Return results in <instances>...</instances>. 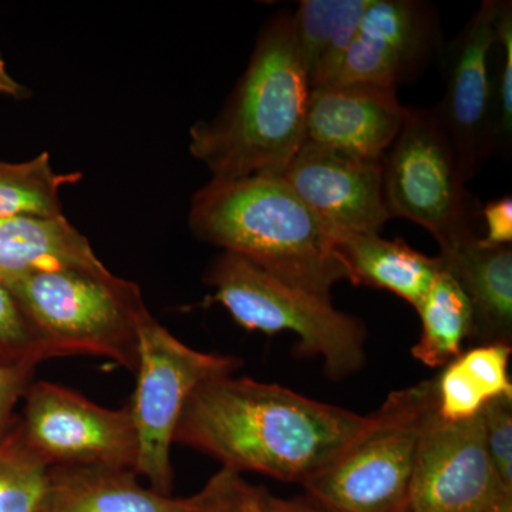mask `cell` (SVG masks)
I'll use <instances>...</instances> for the list:
<instances>
[{
	"mask_svg": "<svg viewBox=\"0 0 512 512\" xmlns=\"http://www.w3.org/2000/svg\"><path fill=\"white\" fill-rule=\"evenodd\" d=\"M512 501L494 467L483 412L446 421L433 413L421 433L409 494V512H491Z\"/></svg>",
	"mask_w": 512,
	"mask_h": 512,
	"instance_id": "11",
	"label": "cell"
},
{
	"mask_svg": "<svg viewBox=\"0 0 512 512\" xmlns=\"http://www.w3.org/2000/svg\"><path fill=\"white\" fill-rule=\"evenodd\" d=\"M437 413L446 421L473 419L483 412L487 400L456 360L436 377Z\"/></svg>",
	"mask_w": 512,
	"mask_h": 512,
	"instance_id": "27",
	"label": "cell"
},
{
	"mask_svg": "<svg viewBox=\"0 0 512 512\" xmlns=\"http://www.w3.org/2000/svg\"><path fill=\"white\" fill-rule=\"evenodd\" d=\"M62 269L109 272L89 239L64 215L0 218V284Z\"/></svg>",
	"mask_w": 512,
	"mask_h": 512,
	"instance_id": "15",
	"label": "cell"
},
{
	"mask_svg": "<svg viewBox=\"0 0 512 512\" xmlns=\"http://www.w3.org/2000/svg\"><path fill=\"white\" fill-rule=\"evenodd\" d=\"M416 311L421 319V335L412 348L414 359L424 366L444 367L460 357L464 340L473 336V306L446 268L436 276Z\"/></svg>",
	"mask_w": 512,
	"mask_h": 512,
	"instance_id": "19",
	"label": "cell"
},
{
	"mask_svg": "<svg viewBox=\"0 0 512 512\" xmlns=\"http://www.w3.org/2000/svg\"><path fill=\"white\" fill-rule=\"evenodd\" d=\"M249 485L241 474L221 468L200 493L184 498L181 512H251Z\"/></svg>",
	"mask_w": 512,
	"mask_h": 512,
	"instance_id": "28",
	"label": "cell"
},
{
	"mask_svg": "<svg viewBox=\"0 0 512 512\" xmlns=\"http://www.w3.org/2000/svg\"><path fill=\"white\" fill-rule=\"evenodd\" d=\"M50 471L23 439L16 421L0 443V512H47Z\"/></svg>",
	"mask_w": 512,
	"mask_h": 512,
	"instance_id": "21",
	"label": "cell"
},
{
	"mask_svg": "<svg viewBox=\"0 0 512 512\" xmlns=\"http://www.w3.org/2000/svg\"><path fill=\"white\" fill-rule=\"evenodd\" d=\"M511 345L491 343L461 353L456 362L476 384L487 402L498 397L512 399V383L508 375Z\"/></svg>",
	"mask_w": 512,
	"mask_h": 512,
	"instance_id": "25",
	"label": "cell"
},
{
	"mask_svg": "<svg viewBox=\"0 0 512 512\" xmlns=\"http://www.w3.org/2000/svg\"><path fill=\"white\" fill-rule=\"evenodd\" d=\"M409 113L390 87H316L309 94L305 143L359 160L382 161Z\"/></svg>",
	"mask_w": 512,
	"mask_h": 512,
	"instance_id": "14",
	"label": "cell"
},
{
	"mask_svg": "<svg viewBox=\"0 0 512 512\" xmlns=\"http://www.w3.org/2000/svg\"><path fill=\"white\" fill-rule=\"evenodd\" d=\"M383 194L392 218L430 232L440 251L481 237V210L468 192L456 154L431 109H410L382 160Z\"/></svg>",
	"mask_w": 512,
	"mask_h": 512,
	"instance_id": "7",
	"label": "cell"
},
{
	"mask_svg": "<svg viewBox=\"0 0 512 512\" xmlns=\"http://www.w3.org/2000/svg\"><path fill=\"white\" fill-rule=\"evenodd\" d=\"M241 365L237 357L190 348L151 313L141 322L137 384L128 409L137 433L136 473L154 491L164 495L173 491L171 447L191 394L212 377L234 375Z\"/></svg>",
	"mask_w": 512,
	"mask_h": 512,
	"instance_id": "8",
	"label": "cell"
},
{
	"mask_svg": "<svg viewBox=\"0 0 512 512\" xmlns=\"http://www.w3.org/2000/svg\"><path fill=\"white\" fill-rule=\"evenodd\" d=\"M249 511L251 512H328L318 504L306 500H286L276 497L262 487L249 485Z\"/></svg>",
	"mask_w": 512,
	"mask_h": 512,
	"instance_id": "32",
	"label": "cell"
},
{
	"mask_svg": "<svg viewBox=\"0 0 512 512\" xmlns=\"http://www.w3.org/2000/svg\"><path fill=\"white\" fill-rule=\"evenodd\" d=\"M37 365L0 366V443L15 427V409L32 386Z\"/></svg>",
	"mask_w": 512,
	"mask_h": 512,
	"instance_id": "30",
	"label": "cell"
},
{
	"mask_svg": "<svg viewBox=\"0 0 512 512\" xmlns=\"http://www.w3.org/2000/svg\"><path fill=\"white\" fill-rule=\"evenodd\" d=\"M360 416L279 384L224 375L200 384L185 404L174 444L241 474L303 484L338 460L370 427Z\"/></svg>",
	"mask_w": 512,
	"mask_h": 512,
	"instance_id": "1",
	"label": "cell"
},
{
	"mask_svg": "<svg viewBox=\"0 0 512 512\" xmlns=\"http://www.w3.org/2000/svg\"><path fill=\"white\" fill-rule=\"evenodd\" d=\"M45 343L50 359L97 356L136 373L138 328L150 315L134 282L104 272H39L6 284Z\"/></svg>",
	"mask_w": 512,
	"mask_h": 512,
	"instance_id": "4",
	"label": "cell"
},
{
	"mask_svg": "<svg viewBox=\"0 0 512 512\" xmlns=\"http://www.w3.org/2000/svg\"><path fill=\"white\" fill-rule=\"evenodd\" d=\"M188 225L201 242L319 298L348 281L332 231L282 178L211 180L192 197Z\"/></svg>",
	"mask_w": 512,
	"mask_h": 512,
	"instance_id": "3",
	"label": "cell"
},
{
	"mask_svg": "<svg viewBox=\"0 0 512 512\" xmlns=\"http://www.w3.org/2000/svg\"><path fill=\"white\" fill-rule=\"evenodd\" d=\"M437 410L436 377L389 394L375 424L303 483L328 512H406L421 433Z\"/></svg>",
	"mask_w": 512,
	"mask_h": 512,
	"instance_id": "6",
	"label": "cell"
},
{
	"mask_svg": "<svg viewBox=\"0 0 512 512\" xmlns=\"http://www.w3.org/2000/svg\"><path fill=\"white\" fill-rule=\"evenodd\" d=\"M0 96L10 97V99H26L29 96L28 89L10 74L2 53H0Z\"/></svg>",
	"mask_w": 512,
	"mask_h": 512,
	"instance_id": "33",
	"label": "cell"
},
{
	"mask_svg": "<svg viewBox=\"0 0 512 512\" xmlns=\"http://www.w3.org/2000/svg\"><path fill=\"white\" fill-rule=\"evenodd\" d=\"M485 235L481 242L487 247H503L512 242V200L510 195L487 202L481 210Z\"/></svg>",
	"mask_w": 512,
	"mask_h": 512,
	"instance_id": "31",
	"label": "cell"
},
{
	"mask_svg": "<svg viewBox=\"0 0 512 512\" xmlns=\"http://www.w3.org/2000/svg\"><path fill=\"white\" fill-rule=\"evenodd\" d=\"M440 35L439 15L430 3L372 0L335 84L397 90L426 69L439 50Z\"/></svg>",
	"mask_w": 512,
	"mask_h": 512,
	"instance_id": "12",
	"label": "cell"
},
{
	"mask_svg": "<svg viewBox=\"0 0 512 512\" xmlns=\"http://www.w3.org/2000/svg\"><path fill=\"white\" fill-rule=\"evenodd\" d=\"M309 86L292 15L259 30L247 69L220 114L190 130V153L211 180L281 178L305 144Z\"/></svg>",
	"mask_w": 512,
	"mask_h": 512,
	"instance_id": "2",
	"label": "cell"
},
{
	"mask_svg": "<svg viewBox=\"0 0 512 512\" xmlns=\"http://www.w3.org/2000/svg\"><path fill=\"white\" fill-rule=\"evenodd\" d=\"M282 180L330 229L380 235L389 220L382 161L303 144Z\"/></svg>",
	"mask_w": 512,
	"mask_h": 512,
	"instance_id": "13",
	"label": "cell"
},
{
	"mask_svg": "<svg viewBox=\"0 0 512 512\" xmlns=\"http://www.w3.org/2000/svg\"><path fill=\"white\" fill-rule=\"evenodd\" d=\"M18 426L50 467L107 466L136 471L138 441L130 409H106L50 382L32 383Z\"/></svg>",
	"mask_w": 512,
	"mask_h": 512,
	"instance_id": "9",
	"label": "cell"
},
{
	"mask_svg": "<svg viewBox=\"0 0 512 512\" xmlns=\"http://www.w3.org/2000/svg\"><path fill=\"white\" fill-rule=\"evenodd\" d=\"M184 498L157 493L136 471L107 466L52 467L47 512H181Z\"/></svg>",
	"mask_w": 512,
	"mask_h": 512,
	"instance_id": "18",
	"label": "cell"
},
{
	"mask_svg": "<svg viewBox=\"0 0 512 512\" xmlns=\"http://www.w3.org/2000/svg\"><path fill=\"white\" fill-rule=\"evenodd\" d=\"M491 512H512V501H508V503L501 505V507L495 508V510Z\"/></svg>",
	"mask_w": 512,
	"mask_h": 512,
	"instance_id": "34",
	"label": "cell"
},
{
	"mask_svg": "<svg viewBox=\"0 0 512 512\" xmlns=\"http://www.w3.org/2000/svg\"><path fill=\"white\" fill-rule=\"evenodd\" d=\"M500 67L494 77L495 153L510 154L512 138V5L503 2L497 22Z\"/></svg>",
	"mask_w": 512,
	"mask_h": 512,
	"instance_id": "24",
	"label": "cell"
},
{
	"mask_svg": "<svg viewBox=\"0 0 512 512\" xmlns=\"http://www.w3.org/2000/svg\"><path fill=\"white\" fill-rule=\"evenodd\" d=\"M503 2L484 0L444 52L443 100L433 107L444 136L470 181L495 154L494 77L491 52Z\"/></svg>",
	"mask_w": 512,
	"mask_h": 512,
	"instance_id": "10",
	"label": "cell"
},
{
	"mask_svg": "<svg viewBox=\"0 0 512 512\" xmlns=\"http://www.w3.org/2000/svg\"><path fill=\"white\" fill-rule=\"evenodd\" d=\"M82 173H57L49 153L23 163L0 161V218L63 215L62 190Z\"/></svg>",
	"mask_w": 512,
	"mask_h": 512,
	"instance_id": "20",
	"label": "cell"
},
{
	"mask_svg": "<svg viewBox=\"0 0 512 512\" xmlns=\"http://www.w3.org/2000/svg\"><path fill=\"white\" fill-rule=\"evenodd\" d=\"M330 231L349 282L394 293L414 309L444 268L440 256L421 254L403 239L387 241L380 235Z\"/></svg>",
	"mask_w": 512,
	"mask_h": 512,
	"instance_id": "17",
	"label": "cell"
},
{
	"mask_svg": "<svg viewBox=\"0 0 512 512\" xmlns=\"http://www.w3.org/2000/svg\"><path fill=\"white\" fill-rule=\"evenodd\" d=\"M340 0H302L292 15L293 30L311 82L332 36Z\"/></svg>",
	"mask_w": 512,
	"mask_h": 512,
	"instance_id": "23",
	"label": "cell"
},
{
	"mask_svg": "<svg viewBox=\"0 0 512 512\" xmlns=\"http://www.w3.org/2000/svg\"><path fill=\"white\" fill-rule=\"evenodd\" d=\"M370 3L372 0H340L332 36L320 60L318 70L309 82L311 89L333 86L338 82L346 53L355 40L357 29Z\"/></svg>",
	"mask_w": 512,
	"mask_h": 512,
	"instance_id": "26",
	"label": "cell"
},
{
	"mask_svg": "<svg viewBox=\"0 0 512 512\" xmlns=\"http://www.w3.org/2000/svg\"><path fill=\"white\" fill-rule=\"evenodd\" d=\"M49 353L32 320L8 286L0 284V366L39 365Z\"/></svg>",
	"mask_w": 512,
	"mask_h": 512,
	"instance_id": "22",
	"label": "cell"
},
{
	"mask_svg": "<svg viewBox=\"0 0 512 512\" xmlns=\"http://www.w3.org/2000/svg\"><path fill=\"white\" fill-rule=\"evenodd\" d=\"M488 453L501 480L512 490V399L498 397L483 410Z\"/></svg>",
	"mask_w": 512,
	"mask_h": 512,
	"instance_id": "29",
	"label": "cell"
},
{
	"mask_svg": "<svg viewBox=\"0 0 512 512\" xmlns=\"http://www.w3.org/2000/svg\"><path fill=\"white\" fill-rule=\"evenodd\" d=\"M444 268L453 274L473 306L471 339L480 345L512 339V248L487 247L470 237L441 251Z\"/></svg>",
	"mask_w": 512,
	"mask_h": 512,
	"instance_id": "16",
	"label": "cell"
},
{
	"mask_svg": "<svg viewBox=\"0 0 512 512\" xmlns=\"http://www.w3.org/2000/svg\"><path fill=\"white\" fill-rule=\"evenodd\" d=\"M205 282L214 289L205 303H220L241 328L298 336L301 355L320 357L326 375L345 379L366 362V328L323 299L279 281L242 256L222 252Z\"/></svg>",
	"mask_w": 512,
	"mask_h": 512,
	"instance_id": "5",
	"label": "cell"
},
{
	"mask_svg": "<svg viewBox=\"0 0 512 512\" xmlns=\"http://www.w3.org/2000/svg\"><path fill=\"white\" fill-rule=\"evenodd\" d=\"M406 512H409V511H406Z\"/></svg>",
	"mask_w": 512,
	"mask_h": 512,
	"instance_id": "35",
	"label": "cell"
}]
</instances>
